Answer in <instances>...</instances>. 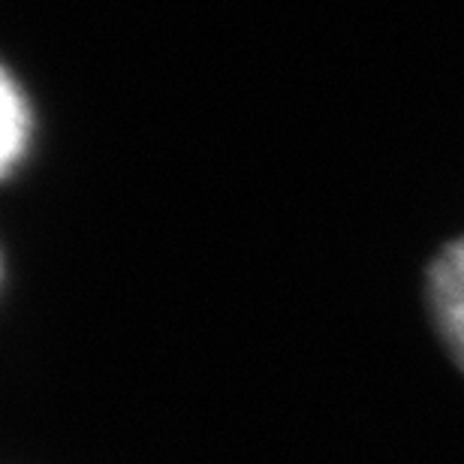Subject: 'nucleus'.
<instances>
[{"instance_id":"2","label":"nucleus","mask_w":464,"mask_h":464,"mask_svg":"<svg viewBox=\"0 0 464 464\" xmlns=\"http://www.w3.org/2000/svg\"><path fill=\"white\" fill-rule=\"evenodd\" d=\"M0 157H4V175H13L15 166L24 160L34 136V112L27 103V94L15 82L13 72H4V91H0Z\"/></svg>"},{"instance_id":"1","label":"nucleus","mask_w":464,"mask_h":464,"mask_svg":"<svg viewBox=\"0 0 464 464\" xmlns=\"http://www.w3.org/2000/svg\"><path fill=\"white\" fill-rule=\"evenodd\" d=\"M425 302L452 362L464 371V236L438 250L425 272Z\"/></svg>"}]
</instances>
